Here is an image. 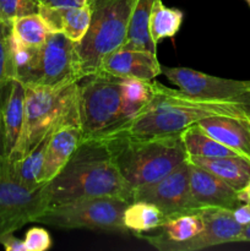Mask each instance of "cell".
<instances>
[{
  "label": "cell",
  "mask_w": 250,
  "mask_h": 251,
  "mask_svg": "<svg viewBox=\"0 0 250 251\" xmlns=\"http://www.w3.org/2000/svg\"><path fill=\"white\" fill-rule=\"evenodd\" d=\"M156 95L146 108L124 124L114 127L97 139L112 137L162 136L180 134L205 118L230 117L250 120V105L229 100H210L188 95L181 90L167 87L154 81Z\"/></svg>",
  "instance_id": "obj_1"
},
{
  "label": "cell",
  "mask_w": 250,
  "mask_h": 251,
  "mask_svg": "<svg viewBox=\"0 0 250 251\" xmlns=\"http://www.w3.org/2000/svg\"><path fill=\"white\" fill-rule=\"evenodd\" d=\"M50 205L85 198L134 201V188L122 176L100 139L85 140L60 173L48 183Z\"/></svg>",
  "instance_id": "obj_2"
},
{
  "label": "cell",
  "mask_w": 250,
  "mask_h": 251,
  "mask_svg": "<svg viewBox=\"0 0 250 251\" xmlns=\"http://www.w3.org/2000/svg\"><path fill=\"white\" fill-rule=\"evenodd\" d=\"M100 140L105 142L120 173L134 190L161 180L188 159L180 134Z\"/></svg>",
  "instance_id": "obj_3"
},
{
  "label": "cell",
  "mask_w": 250,
  "mask_h": 251,
  "mask_svg": "<svg viewBox=\"0 0 250 251\" xmlns=\"http://www.w3.org/2000/svg\"><path fill=\"white\" fill-rule=\"evenodd\" d=\"M25 118L21 134L7 162H14L66 123H78L77 82L58 88L25 86Z\"/></svg>",
  "instance_id": "obj_4"
},
{
  "label": "cell",
  "mask_w": 250,
  "mask_h": 251,
  "mask_svg": "<svg viewBox=\"0 0 250 251\" xmlns=\"http://www.w3.org/2000/svg\"><path fill=\"white\" fill-rule=\"evenodd\" d=\"M136 0H87L91 24L85 37L76 43L81 76L100 70L103 59L126 42Z\"/></svg>",
  "instance_id": "obj_5"
},
{
  "label": "cell",
  "mask_w": 250,
  "mask_h": 251,
  "mask_svg": "<svg viewBox=\"0 0 250 251\" xmlns=\"http://www.w3.org/2000/svg\"><path fill=\"white\" fill-rule=\"evenodd\" d=\"M122 78L97 71L77 81L78 124L82 141L97 139L131 119L122 92Z\"/></svg>",
  "instance_id": "obj_6"
},
{
  "label": "cell",
  "mask_w": 250,
  "mask_h": 251,
  "mask_svg": "<svg viewBox=\"0 0 250 251\" xmlns=\"http://www.w3.org/2000/svg\"><path fill=\"white\" fill-rule=\"evenodd\" d=\"M129 202L114 198H85L54 203L37 222L59 229H92L129 233L123 223V212Z\"/></svg>",
  "instance_id": "obj_7"
},
{
  "label": "cell",
  "mask_w": 250,
  "mask_h": 251,
  "mask_svg": "<svg viewBox=\"0 0 250 251\" xmlns=\"http://www.w3.org/2000/svg\"><path fill=\"white\" fill-rule=\"evenodd\" d=\"M76 42L65 34L50 32L38 48L36 60L21 81L25 86L58 88L81 80Z\"/></svg>",
  "instance_id": "obj_8"
},
{
  "label": "cell",
  "mask_w": 250,
  "mask_h": 251,
  "mask_svg": "<svg viewBox=\"0 0 250 251\" xmlns=\"http://www.w3.org/2000/svg\"><path fill=\"white\" fill-rule=\"evenodd\" d=\"M49 205L48 184L28 189L12 178L7 163L0 167V239L37 222Z\"/></svg>",
  "instance_id": "obj_9"
},
{
  "label": "cell",
  "mask_w": 250,
  "mask_h": 251,
  "mask_svg": "<svg viewBox=\"0 0 250 251\" xmlns=\"http://www.w3.org/2000/svg\"><path fill=\"white\" fill-rule=\"evenodd\" d=\"M162 74H164L169 82L188 95L250 105V80L218 77L183 66H162Z\"/></svg>",
  "instance_id": "obj_10"
},
{
  "label": "cell",
  "mask_w": 250,
  "mask_h": 251,
  "mask_svg": "<svg viewBox=\"0 0 250 251\" xmlns=\"http://www.w3.org/2000/svg\"><path fill=\"white\" fill-rule=\"evenodd\" d=\"M134 201H145L157 206L166 218L203 210L196 205L191 196L188 162L176 167L161 180L135 189Z\"/></svg>",
  "instance_id": "obj_11"
},
{
  "label": "cell",
  "mask_w": 250,
  "mask_h": 251,
  "mask_svg": "<svg viewBox=\"0 0 250 251\" xmlns=\"http://www.w3.org/2000/svg\"><path fill=\"white\" fill-rule=\"evenodd\" d=\"M205 228L200 234L188 242L167 245L163 251H199L217 245L229 244L243 230L244 226L239 225L233 217V212L225 208L207 207L202 210Z\"/></svg>",
  "instance_id": "obj_12"
},
{
  "label": "cell",
  "mask_w": 250,
  "mask_h": 251,
  "mask_svg": "<svg viewBox=\"0 0 250 251\" xmlns=\"http://www.w3.org/2000/svg\"><path fill=\"white\" fill-rule=\"evenodd\" d=\"M98 71L122 78L152 81L162 74V65L156 53L122 47L103 59Z\"/></svg>",
  "instance_id": "obj_13"
},
{
  "label": "cell",
  "mask_w": 250,
  "mask_h": 251,
  "mask_svg": "<svg viewBox=\"0 0 250 251\" xmlns=\"http://www.w3.org/2000/svg\"><path fill=\"white\" fill-rule=\"evenodd\" d=\"M188 164L191 196L199 207H216L233 211L240 205L238 193L232 186L207 169L189 162Z\"/></svg>",
  "instance_id": "obj_14"
},
{
  "label": "cell",
  "mask_w": 250,
  "mask_h": 251,
  "mask_svg": "<svg viewBox=\"0 0 250 251\" xmlns=\"http://www.w3.org/2000/svg\"><path fill=\"white\" fill-rule=\"evenodd\" d=\"M82 142V131L76 122L66 123L55 130L49 139L44 158L41 184H48L70 161Z\"/></svg>",
  "instance_id": "obj_15"
},
{
  "label": "cell",
  "mask_w": 250,
  "mask_h": 251,
  "mask_svg": "<svg viewBox=\"0 0 250 251\" xmlns=\"http://www.w3.org/2000/svg\"><path fill=\"white\" fill-rule=\"evenodd\" d=\"M25 97L26 87L16 78H11L0 87V108L4 124L7 158L16 146L21 134L25 118Z\"/></svg>",
  "instance_id": "obj_16"
},
{
  "label": "cell",
  "mask_w": 250,
  "mask_h": 251,
  "mask_svg": "<svg viewBox=\"0 0 250 251\" xmlns=\"http://www.w3.org/2000/svg\"><path fill=\"white\" fill-rule=\"evenodd\" d=\"M38 14L44 20L49 31L65 34L76 43L85 37L91 24L88 4L65 7L39 5Z\"/></svg>",
  "instance_id": "obj_17"
},
{
  "label": "cell",
  "mask_w": 250,
  "mask_h": 251,
  "mask_svg": "<svg viewBox=\"0 0 250 251\" xmlns=\"http://www.w3.org/2000/svg\"><path fill=\"white\" fill-rule=\"evenodd\" d=\"M211 137L239 156L250 159V120L210 117L198 123Z\"/></svg>",
  "instance_id": "obj_18"
},
{
  "label": "cell",
  "mask_w": 250,
  "mask_h": 251,
  "mask_svg": "<svg viewBox=\"0 0 250 251\" xmlns=\"http://www.w3.org/2000/svg\"><path fill=\"white\" fill-rule=\"evenodd\" d=\"M189 163L207 169L223 181L240 191L250 183V159L242 156L195 157L188 156Z\"/></svg>",
  "instance_id": "obj_19"
},
{
  "label": "cell",
  "mask_w": 250,
  "mask_h": 251,
  "mask_svg": "<svg viewBox=\"0 0 250 251\" xmlns=\"http://www.w3.org/2000/svg\"><path fill=\"white\" fill-rule=\"evenodd\" d=\"M51 135L42 140L27 154L14 162H7V168L14 179L28 189H36L41 185V176L43 172L47 147Z\"/></svg>",
  "instance_id": "obj_20"
},
{
  "label": "cell",
  "mask_w": 250,
  "mask_h": 251,
  "mask_svg": "<svg viewBox=\"0 0 250 251\" xmlns=\"http://www.w3.org/2000/svg\"><path fill=\"white\" fill-rule=\"evenodd\" d=\"M166 221V216L157 206L145 201H134L125 207L123 212V223L127 232L142 234L154 232Z\"/></svg>",
  "instance_id": "obj_21"
},
{
  "label": "cell",
  "mask_w": 250,
  "mask_h": 251,
  "mask_svg": "<svg viewBox=\"0 0 250 251\" xmlns=\"http://www.w3.org/2000/svg\"><path fill=\"white\" fill-rule=\"evenodd\" d=\"M157 0H136L132 10L131 21L126 42L123 47L129 49H142L157 54V47L149 33V17Z\"/></svg>",
  "instance_id": "obj_22"
},
{
  "label": "cell",
  "mask_w": 250,
  "mask_h": 251,
  "mask_svg": "<svg viewBox=\"0 0 250 251\" xmlns=\"http://www.w3.org/2000/svg\"><path fill=\"white\" fill-rule=\"evenodd\" d=\"M188 156L195 157H229L239 156L211 137L199 124H193L180 132Z\"/></svg>",
  "instance_id": "obj_23"
},
{
  "label": "cell",
  "mask_w": 250,
  "mask_h": 251,
  "mask_svg": "<svg viewBox=\"0 0 250 251\" xmlns=\"http://www.w3.org/2000/svg\"><path fill=\"white\" fill-rule=\"evenodd\" d=\"M184 14L181 10L168 7L157 0L149 17V33L154 46L163 39L173 38L180 29Z\"/></svg>",
  "instance_id": "obj_24"
},
{
  "label": "cell",
  "mask_w": 250,
  "mask_h": 251,
  "mask_svg": "<svg viewBox=\"0 0 250 251\" xmlns=\"http://www.w3.org/2000/svg\"><path fill=\"white\" fill-rule=\"evenodd\" d=\"M11 33L21 43L39 48L43 46L50 31L41 15L36 12L12 20Z\"/></svg>",
  "instance_id": "obj_25"
},
{
  "label": "cell",
  "mask_w": 250,
  "mask_h": 251,
  "mask_svg": "<svg viewBox=\"0 0 250 251\" xmlns=\"http://www.w3.org/2000/svg\"><path fill=\"white\" fill-rule=\"evenodd\" d=\"M120 83H122L123 97L134 117L144 108H146L156 95L154 80L146 81L140 80V78H122Z\"/></svg>",
  "instance_id": "obj_26"
},
{
  "label": "cell",
  "mask_w": 250,
  "mask_h": 251,
  "mask_svg": "<svg viewBox=\"0 0 250 251\" xmlns=\"http://www.w3.org/2000/svg\"><path fill=\"white\" fill-rule=\"evenodd\" d=\"M38 10L39 0H0V20L6 24H11L16 17L36 14Z\"/></svg>",
  "instance_id": "obj_27"
},
{
  "label": "cell",
  "mask_w": 250,
  "mask_h": 251,
  "mask_svg": "<svg viewBox=\"0 0 250 251\" xmlns=\"http://www.w3.org/2000/svg\"><path fill=\"white\" fill-rule=\"evenodd\" d=\"M10 32L11 24L0 20V87L12 78L10 59Z\"/></svg>",
  "instance_id": "obj_28"
},
{
  "label": "cell",
  "mask_w": 250,
  "mask_h": 251,
  "mask_svg": "<svg viewBox=\"0 0 250 251\" xmlns=\"http://www.w3.org/2000/svg\"><path fill=\"white\" fill-rule=\"evenodd\" d=\"M26 251H46L53 245L50 234L42 227L29 228L24 238Z\"/></svg>",
  "instance_id": "obj_29"
},
{
  "label": "cell",
  "mask_w": 250,
  "mask_h": 251,
  "mask_svg": "<svg viewBox=\"0 0 250 251\" xmlns=\"http://www.w3.org/2000/svg\"><path fill=\"white\" fill-rule=\"evenodd\" d=\"M0 244L6 251H26L25 250L24 239H19L14 235V233L7 234L0 239Z\"/></svg>",
  "instance_id": "obj_30"
},
{
  "label": "cell",
  "mask_w": 250,
  "mask_h": 251,
  "mask_svg": "<svg viewBox=\"0 0 250 251\" xmlns=\"http://www.w3.org/2000/svg\"><path fill=\"white\" fill-rule=\"evenodd\" d=\"M232 212L233 217H234V220L237 221L239 225L244 226V227L245 226L250 225V205H248V203L242 205V203H240V205L238 206V207H235Z\"/></svg>",
  "instance_id": "obj_31"
},
{
  "label": "cell",
  "mask_w": 250,
  "mask_h": 251,
  "mask_svg": "<svg viewBox=\"0 0 250 251\" xmlns=\"http://www.w3.org/2000/svg\"><path fill=\"white\" fill-rule=\"evenodd\" d=\"M7 163V153H6V142H5V131L4 124H2L1 108H0V167Z\"/></svg>",
  "instance_id": "obj_32"
},
{
  "label": "cell",
  "mask_w": 250,
  "mask_h": 251,
  "mask_svg": "<svg viewBox=\"0 0 250 251\" xmlns=\"http://www.w3.org/2000/svg\"><path fill=\"white\" fill-rule=\"evenodd\" d=\"M39 5L65 7V6H77V5L80 4H78L76 0H39Z\"/></svg>",
  "instance_id": "obj_33"
},
{
  "label": "cell",
  "mask_w": 250,
  "mask_h": 251,
  "mask_svg": "<svg viewBox=\"0 0 250 251\" xmlns=\"http://www.w3.org/2000/svg\"><path fill=\"white\" fill-rule=\"evenodd\" d=\"M233 243H250V225L243 228V230L235 237Z\"/></svg>",
  "instance_id": "obj_34"
},
{
  "label": "cell",
  "mask_w": 250,
  "mask_h": 251,
  "mask_svg": "<svg viewBox=\"0 0 250 251\" xmlns=\"http://www.w3.org/2000/svg\"><path fill=\"white\" fill-rule=\"evenodd\" d=\"M238 199H239L240 202H244V203H248V205H250V183L248 184L244 189L238 191Z\"/></svg>",
  "instance_id": "obj_35"
},
{
  "label": "cell",
  "mask_w": 250,
  "mask_h": 251,
  "mask_svg": "<svg viewBox=\"0 0 250 251\" xmlns=\"http://www.w3.org/2000/svg\"><path fill=\"white\" fill-rule=\"evenodd\" d=\"M76 1H77L80 5H85L86 2H87V0H76Z\"/></svg>",
  "instance_id": "obj_36"
},
{
  "label": "cell",
  "mask_w": 250,
  "mask_h": 251,
  "mask_svg": "<svg viewBox=\"0 0 250 251\" xmlns=\"http://www.w3.org/2000/svg\"><path fill=\"white\" fill-rule=\"evenodd\" d=\"M245 1H247L248 4H249V6H250V0H245Z\"/></svg>",
  "instance_id": "obj_37"
}]
</instances>
